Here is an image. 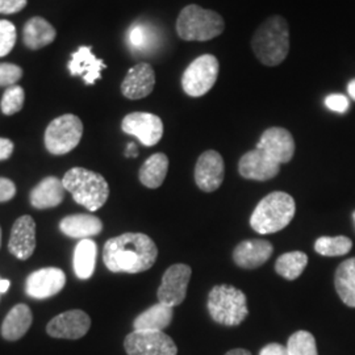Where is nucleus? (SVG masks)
<instances>
[{"label": "nucleus", "mask_w": 355, "mask_h": 355, "mask_svg": "<svg viewBox=\"0 0 355 355\" xmlns=\"http://www.w3.org/2000/svg\"><path fill=\"white\" fill-rule=\"evenodd\" d=\"M158 249L152 239L144 233H124L105 242L103 261L112 272L139 274L152 268Z\"/></svg>", "instance_id": "nucleus-1"}, {"label": "nucleus", "mask_w": 355, "mask_h": 355, "mask_svg": "<svg viewBox=\"0 0 355 355\" xmlns=\"http://www.w3.org/2000/svg\"><path fill=\"white\" fill-rule=\"evenodd\" d=\"M252 48L258 61L265 66L284 62L290 51V29L282 16H271L255 31Z\"/></svg>", "instance_id": "nucleus-2"}, {"label": "nucleus", "mask_w": 355, "mask_h": 355, "mask_svg": "<svg viewBox=\"0 0 355 355\" xmlns=\"http://www.w3.org/2000/svg\"><path fill=\"white\" fill-rule=\"evenodd\" d=\"M64 190L69 191L76 203L95 212L101 209L110 196V186L105 178L83 167H73L64 174Z\"/></svg>", "instance_id": "nucleus-3"}, {"label": "nucleus", "mask_w": 355, "mask_h": 355, "mask_svg": "<svg viewBox=\"0 0 355 355\" xmlns=\"http://www.w3.org/2000/svg\"><path fill=\"white\" fill-rule=\"evenodd\" d=\"M296 212V204L286 192H271L255 207L250 225L259 234H271L286 228Z\"/></svg>", "instance_id": "nucleus-4"}, {"label": "nucleus", "mask_w": 355, "mask_h": 355, "mask_svg": "<svg viewBox=\"0 0 355 355\" xmlns=\"http://www.w3.org/2000/svg\"><path fill=\"white\" fill-rule=\"evenodd\" d=\"M225 29L224 19L211 10L196 4L184 7L177 20V33L184 41H209Z\"/></svg>", "instance_id": "nucleus-5"}, {"label": "nucleus", "mask_w": 355, "mask_h": 355, "mask_svg": "<svg viewBox=\"0 0 355 355\" xmlns=\"http://www.w3.org/2000/svg\"><path fill=\"white\" fill-rule=\"evenodd\" d=\"M207 306L212 320L224 327H237L249 315L246 295L228 284H220L211 290Z\"/></svg>", "instance_id": "nucleus-6"}, {"label": "nucleus", "mask_w": 355, "mask_h": 355, "mask_svg": "<svg viewBox=\"0 0 355 355\" xmlns=\"http://www.w3.org/2000/svg\"><path fill=\"white\" fill-rule=\"evenodd\" d=\"M83 136V123L76 114H62L54 119L45 130V146L54 155L74 150Z\"/></svg>", "instance_id": "nucleus-7"}, {"label": "nucleus", "mask_w": 355, "mask_h": 355, "mask_svg": "<svg viewBox=\"0 0 355 355\" xmlns=\"http://www.w3.org/2000/svg\"><path fill=\"white\" fill-rule=\"evenodd\" d=\"M220 64L212 54H203L193 60L182 76V87L191 98L204 96L215 86Z\"/></svg>", "instance_id": "nucleus-8"}, {"label": "nucleus", "mask_w": 355, "mask_h": 355, "mask_svg": "<svg viewBox=\"0 0 355 355\" xmlns=\"http://www.w3.org/2000/svg\"><path fill=\"white\" fill-rule=\"evenodd\" d=\"M124 347L128 355H177L178 347L164 331L133 330L125 337Z\"/></svg>", "instance_id": "nucleus-9"}, {"label": "nucleus", "mask_w": 355, "mask_h": 355, "mask_svg": "<svg viewBox=\"0 0 355 355\" xmlns=\"http://www.w3.org/2000/svg\"><path fill=\"white\" fill-rule=\"evenodd\" d=\"M192 270L189 265L175 263L168 267L162 277V283L157 292L158 303L177 306L182 304L187 295Z\"/></svg>", "instance_id": "nucleus-10"}, {"label": "nucleus", "mask_w": 355, "mask_h": 355, "mask_svg": "<svg viewBox=\"0 0 355 355\" xmlns=\"http://www.w3.org/2000/svg\"><path fill=\"white\" fill-rule=\"evenodd\" d=\"M121 129L127 135L137 137L142 145L154 146L164 136V123L157 114L133 112L123 119Z\"/></svg>", "instance_id": "nucleus-11"}, {"label": "nucleus", "mask_w": 355, "mask_h": 355, "mask_svg": "<svg viewBox=\"0 0 355 355\" xmlns=\"http://www.w3.org/2000/svg\"><path fill=\"white\" fill-rule=\"evenodd\" d=\"M89 315L80 309H73L51 318L46 325V333L53 338L79 340L89 333Z\"/></svg>", "instance_id": "nucleus-12"}, {"label": "nucleus", "mask_w": 355, "mask_h": 355, "mask_svg": "<svg viewBox=\"0 0 355 355\" xmlns=\"http://www.w3.org/2000/svg\"><path fill=\"white\" fill-rule=\"evenodd\" d=\"M257 149L262 150L277 164L283 165L288 164L293 158L295 141L287 129L279 127L268 128L262 133L259 142L257 144Z\"/></svg>", "instance_id": "nucleus-13"}, {"label": "nucleus", "mask_w": 355, "mask_h": 355, "mask_svg": "<svg viewBox=\"0 0 355 355\" xmlns=\"http://www.w3.org/2000/svg\"><path fill=\"white\" fill-rule=\"evenodd\" d=\"M66 275L61 268L45 267L32 272L26 282V292L33 299H48L64 290Z\"/></svg>", "instance_id": "nucleus-14"}, {"label": "nucleus", "mask_w": 355, "mask_h": 355, "mask_svg": "<svg viewBox=\"0 0 355 355\" xmlns=\"http://www.w3.org/2000/svg\"><path fill=\"white\" fill-rule=\"evenodd\" d=\"M225 166L220 153L216 150L204 152L195 166V182L204 192H214L224 180Z\"/></svg>", "instance_id": "nucleus-15"}, {"label": "nucleus", "mask_w": 355, "mask_h": 355, "mask_svg": "<svg viewBox=\"0 0 355 355\" xmlns=\"http://www.w3.org/2000/svg\"><path fill=\"white\" fill-rule=\"evenodd\" d=\"M36 249V223L32 216L19 217L11 230L8 250L17 259L26 261Z\"/></svg>", "instance_id": "nucleus-16"}, {"label": "nucleus", "mask_w": 355, "mask_h": 355, "mask_svg": "<svg viewBox=\"0 0 355 355\" xmlns=\"http://www.w3.org/2000/svg\"><path fill=\"white\" fill-rule=\"evenodd\" d=\"M280 165L259 149H254L243 154L239 162L240 175L250 180L265 182L279 174Z\"/></svg>", "instance_id": "nucleus-17"}, {"label": "nucleus", "mask_w": 355, "mask_h": 355, "mask_svg": "<svg viewBox=\"0 0 355 355\" xmlns=\"http://www.w3.org/2000/svg\"><path fill=\"white\" fill-rule=\"evenodd\" d=\"M155 86V74L152 66L141 62L128 71L121 83L123 95L130 101H139L152 94Z\"/></svg>", "instance_id": "nucleus-18"}, {"label": "nucleus", "mask_w": 355, "mask_h": 355, "mask_svg": "<svg viewBox=\"0 0 355 355\" xmlns=\"http://www.w3.org/2000/svg\"><path fill=\"white\" fill-rule=\"evenodd\" d=\"M67 67L71 76H82L85 83L89 86L102 78V70L107 66L103 60L96 58L91 46H80L71 54Z\"/></svg>", "instance_id": "nucleus-19"}, {"label": "nucleus", "mask_w": 355, "mask_h": 355, "mask_svg": "<svg viewBox=\"0 0 355 355\" xmlns=\"http://www.w3.org/2000/svg\"><path fill=\"white\" fill-rule=\"evenodd\" d=\"M272 245L265 240H248L239 243L233 252V261L237 266L253 270L262 266L272 255Z\"/></svg>", "instance_id": "nucleus-20"}, {"label": "nucleus", "mask_w": 355, "mask_h": 355, "mask_svg": "<svg viewBox=\"0 0 355 355\" xmlns=\"http://www.w3.org/2000/svg\"><path fill=\"white\" fill-rule=\"evenodd\" d=\"M64 191L61 179L55 177L45 178L31 191L29 200L37 209L54 208L64 202Z\"/></svg>", "instance_id": "nucleus-21"}, {"label": "nucleus", "mask_w": 355, "mask_h": 355, "mask_svg": "<svg viewBox=\"0 0 355 355\" xmlns=\"http://www.w3.org/2000/svg\"><path fill=\"white\" fill-rule=\"evenodd\" d=\"M33 322V313L26 304H17L3 320L0 333L6 341H17L23 338Z\"/></svg>", "instance_id": "nucleus-22"}, {"label": "nucleus", "mask_w": 355, "mask_h": 355, "mask_svg": "<svg viewBox=\"0 0 355 355\" xmlns=\"http://www.w3.org/2000/svg\"><path fill=\"white\" fill-rule=\"evenodd\" d=\"M60 229L67 237L85 240L98 236L103 230V223L94 215H70L61 220Z\"/></svg>", "instance_id": "nucleus-23"}, {"label": "nucleus", "mask_w": 355, "mask_h": 355, "mask_svg": "<svg viewBox=\"0 0 355 355\" xmlns=\"http://www.w3.org/2000/svg\"><path fill=\"white\" fill-rule=\"evenodd\" d=\"M173 316H174L173 306L158 303L139 315L133 321V328L135 330L162 331L171 324Z\"/></svg>", "instance_id": "nucleus-24"}, {"label": "nucleus", "mask_w": 355, "mask_h": 355, "mask_svg": "<svg viewBox=\"0 0 355 355\" xmlns=\"http://www.w3.org/2000/svg\"><path fill=\"white\" fill-rule=\"evenodd\" d=\"M55 29L42 17H33L26 21L23 38L26 48L37 51L51 44L55 38Z\"/></svg>", "instance_id": "nucleus-25"}, {"label": "nucleus", "mask_w": 355, "mask_h": 355, "mask_svg": "<svg viewBox=\"0 0 355 355\" xmlns=\"http://www.w3.org/2000/svg\"><path fill=\"white\" fill-rule=\"evenodd\" d=\"M168 170V158L164 153H157L149 157L141 166L139 178L148 189H158L162 186Z\"/></svg>", "instance_id": "nucleus-26"}, {"label": "nucleus", "mask_w": 355, "mask_h": 355, "mask_svg": "<svg viewBox=\"0 0 355 355\" xmlns=\"http://www.w3.org/2000/svg\"><path fill=\"white\" fill-rule=\"evenodd\" d=\"M96 255L98 246L92 240L85 239L76 243L73 265L79 279H89L92 277L96 265Z\"/></svg>", "instance_id": "nucleus-27"}, {"label": "nucleus", "mask_w": 355, "mask_h": 355, "mask_svg": "<svg viewBox=\"0 0 355 355\" xmlns=\"http://www.w3.org/2000/svg\"><path fill=\"white\" fill-rule=\"evenodd\" d=\"M334 286L343 303L355 308V258L345 261L336 270Z\"/></svg>", "instance_id": "nucleus-28"}, {"label": "nucleus", "mask_w": 355, "mask_h": 355, "mask_svg": "<svg viewBox=\"0 0 355 355\" xmlns=\"http://www.w3.org/2000/svg\"><path fill=\"white\" fill-rule=\"evenodd\" d=\"M308 265V257L303 252H290L280 255L275 263V270L284 279H297Z\"/></svg>", "instance_id": "nucleus-29"}, {"label": "nucleus", "mask_w": 355, "mask_h": 355, "mask_svg": "<svg viewBox=\"0 0 355 355\" xmlns=\"http://www.w3.org/2000/svg\"><path fill=\"white\" fill-rule=\"evenodd\" d=\"M353 248V242L349 237H320L315 242V250L324 257H341L349 253Z\"/></svg>", "instance_id": "nucleus-30"}, {"label": "nucleus", "mask_w": 355, "mask_h": 355, "mask_svg": "<svg viewBox=\"0 0 355 355\" xmlns=\"http://www.w3.org/2000/svg\"><path fill=\"white\" fill-rule=\"evenodd\" d=\"M128 42L133 51H146L155 44V33L150 26L136 23L128 32Z\"/></svg>", "instance_id": "nucleus-31"}, {"label": "nucleus", "mask_w": 355, "mask_h": 355, "mask_svg": "<svg viewBox=\"0 0 355 355\" xmlns=\"http://www.w3.org/2000/svg\"><path fill=\"white\" fill-rule=\"evenodd\" d=\"M287 349L290 355H318L316 340L312 333L299 330L288 338Z\"/></svg>", "instance_id": "nucleus-32"}, {"label": "nucleus", "mask_w": 355, "mask_h": 355, "mask_svg": "<svg viewBox=\"0 0 355 355\" xmlns=\"http://www.w3.org/2000/svg\"><path fill=\"white\" fill-rule=\"evenodd\" d=\"M24 101H26V92L23 87L17 85L10 86L3 94V98L0 102V110L7 116H12L23 110Z\"/></svg>", "instance_id": "nucleus-33"}, {"label": "nucleus", "mask_w": 355, "mask_h": 355, "mask_svg": "<svg viewBox=\"0 0 355 355\" xmlns=\"http://www.w3.org/2000/svg\"><path fill=\"white\" fill-rule=\"evenodd\" d=\"M16 28L8 20H0V57H6L16 44Z\"/></svg>", "instance_id": "nucleus-34"}, {"label": "nucleus", "mask_w": 355, "mask_h": 355, "mask_svg": "<svg viewBox=\"0 0 355 355\" xmlns=\"http://www.w3.org/2000/svg\"><path fill=\"white\" fill-rule=\"evenodd\" d=\"M23 76L20 66L13 64H0V86H15Z\"/></svg>", "instance_id": "nucleus-35"}, {"label": "nucleus", "mask_w": 355, "mask_h": 355, "mask_svg": "<svg viewBox=\"0 0 355 355\" xmlns=\"http://www.w3.org/2000/svg\"><path fill=\"white\" fill-rule=\"evenodd\" d=\"M325 105H327L328 110L333 111V112L345 114L350 108V102L343 94H331L325 99Z\"/></svg>", "instance_id": "nucleus-36"}, {"label": "nucleus", "mask_w": 355, "mask_h": 355, "mask_svg": "<svg viewBox=\"0 0 355 355\" xmlns=\"http://www.w3.org/2000/svg\"><path fill=\"white\" fill-rule=\"evenodd\" d=\"M16 195V186L11 179L0 178V203L10 202Z\"/></svg>", "instance_id": "nucleus-37"}, {"label": "nucleus", "mask_w": 355, "mask_h": 355, "mask_svg": "<svg viewBox=\"0 0 355 355\" xmlns=\"http://www.w3.org/2000/svg\"><path fill=\"white\" fill-rule=\"evenodd\" d=\"M28 0H0V13L11 15L26 8Z\"/></svg>", "instance_id": "nucleus-38"}, {"label": "nucleus", "mask_w": 355, "mask_h": 355, "mask_svg": "<svg viewBox=\"0 0 355 355\" xmlns=\"http://www.w3.org/2000/svg\"><path fill=\"white\" fill-rule=\"evenodd\" d=\"M259 355H290L288 349L280 343H268L266 345Z\"/></svg>", "instance_id": "nucleus-39"}, {"label": "nucleus", "mask_w": 355, "mask_h": 355, "mask_svg": "<svg viewBox=\"0 0 355 355\" xmlns=\"http://www.w3.org/2000/svg\"><path fill=\"white\" fill-rule=\"evenodd\" d=\"M13 148L15 145L12 141L0 137V161L8 159L12 155Z\"/></svg>", "instance_id": "nucleus-40"}, {"label": "nucleus", "mask_w": 355, "mask_h": 355, "mask_svg": "<svg viewBox=\"0 0 355 355\" xmlns=\"http://www.w3.org/2000/svg\"><path fill=\"white\" fill-rule=\"evenodd\" d=\"M125 154H127V157H137V155H139L137 148H136V145H135L133 142H130V144L128 145L127 152H125Z\"/></svg>", "instance_id": "nucleus-41"}, {"label": "nucleus", "mask_w": 355, "mask_h": 355, "mask_svg": "<svg viewBox=\"0 0 355 355\" xmlns=\"http://www.w3.org/2000/svg\"><path fill=\"white\" fill-rule=\"evenodd\" d=\"M11 282L8 279H0V293H6L10 290Z\"/></svg>", "instance_id": "nucleus-42"}, {"label": "nucleus", "mask_w": 355, "mask_h": 355, "mask_svg": "<svg viewBox=\"0 0 355 355\" xmlns=\"http://www.w3.org/2000/svg\"><path fill=\"white\" fill-rule=\"evenodd\" d=\"M225 355H252V353L246 349H233V350H229Z\"/></svg>", "instance_id": "nucleus-43"}, {"label": "nucleus", "mask_w": 355, "mask_h": 355, "mask_svg": "<svg viewBox=\"0 0 355 355\" xmlns=\"http://www.w3.org/2000/svg\"><path fill=\"white\" fill-rule=\"evenodd\" d=\"M347 92H349V95H350V98L355 101V79H352L350 82H349V85H347Z\"/></svg>", "instance_id": "nucleus-44"}, {"label": "nucleus", "mask_w": 355, "mask_h": 355, "mask_svg": "<svg viewBox=\"0 0 355 355\" xmlns=\"http://www.w3.org/2000/svg\"><path fill=\"white\" fill-rule=\"evenodd\" d=\"M0 245H1V228H0Z\"/></svg>", "instance_id": "nucleus-45"}, {"label": "nucleus", "mask_w": 355, "mask_h": 355, "mask_svg": "<svg viewBox=\"0 0 355 355\" xmlns=\"http://www.w3.org/2000/svg\"><path fill=\"white\" fill-rule=\"evenodd\" d=\"M353 220H354V223H355V212H354V214H353Z\"/></svg>", "instance_id": "nucleus-46"}]
</instances>
